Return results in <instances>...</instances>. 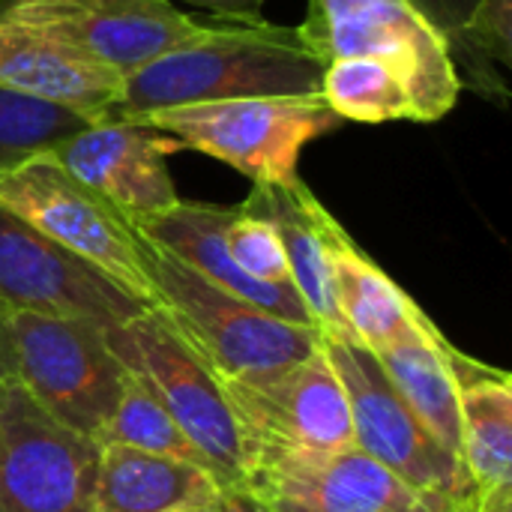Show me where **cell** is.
Listing matches in <instances>:
<instances>
[{
	"instance_id": "obj_3",
	"label": "cell",
	"mask_w": 512,
	"mask_h": 512,
	"mask_svg": "<svg viewBox=\"0 0 512 512\" xmlns=\"http://www.w3.org/2000/svg\"><path fill=\"white\" fill-rule=\"evenodd\" d=\"M156 306L222 381H246L288 369L321 348V330L282 321L216 288L174 255L141 237Z\"/></svg>"
},
{
	"instance_id": "obj_27",
	"label": "cell",
	"mask_w": 512,
	"mask_h": 512,
	"mask_svg": "<svg viewBox=\"0 0 512 512\" xmlns=\"http://www.w3.org/2000/svg\"><path fill=\"white\" fill-rule=\"evenodd\" d=\"M411 3L447 39L468 21V15L474 12L480 0H411Z\"/></svg>"
},
{
	"instance_id": "obj_2",
	"label": "cell",
	"mask_w": 512,
	"mask_h": 512,
	"mask_svg": "<svg viewBox=\"0 0 512 512\" xmlns=\"http://www.w3.org/2000/svg\"><path fill=\"white\" fill-rule=\"evenodd\" d=\"M105 342L120 366L183 429L222 489H246L249 441L216 369L159 312L108 327Z\"/></svg>"
},
{
	"instance_id": "obj_16",
	"label": "cell",
	"mask_w": 512,
	"mask_h": 512,
	"mask_svg": "<svg viewBox=\"0 0 512 512\" xmlns=\"http://www.w3.org/2000/svg\"><path fill=\"white\" fill-rule=\"evenodd\" d=\"M240 207L276 228L288 258L291 285L306 303L321 336L351 339L336 309L330 267V231L339 219L315 198V192L300 177L288 183H255Z\"/></svg>"
},
{
	"instance_id": "obj_22",
	"label": "cell",
	"mask_w": 512,
	"mask_h": 512,
	"mask_svg": "<svg viewBox=\"0 0 512 512\" xmlns=\"http://www.w3.org/2000/svg\"><path fill=\"white\" fill-rule=\"evenodd\" d=\"M459 87L495 105H507L512 66V0H480L468 21L444 39Z\"/></svg>"
},
{
	"instance_id": "obj_17",
	"label": "cell",
	"mask_w": 512,
	"mask_h": 512,
	"mask_svg": "<svg viewBox=\"0 0 512 512\" xmlns=\"http://www.w3.org/2000/svg\"><path fill=\"white\" fill-rule=\"evenodd\" d=\"M120 87L117 69L0 15V90L69 108L96 123L117 102Z\"/></svg>"
},
{
	"instance_id": "obj_24",
	"label": "cell",
	"mask_w": 512,
	"mask_h": 512,
	"mask_svg": "<svg viewBox=\"0 0 512 512\" xmlns=\"http://www.w3.org/2000/svg\"><path fill=\"white\" fill-rule=\"evenodd\" d=\"M87 123L93 120L69 108L0 90V174L12 171L30 156L51 153Z\"/></svg>"
},
{
	"instance_id": "obj_9",
	"label": "cell",
	"mask_w": 512,
	"mask_h": 512,
	"mask_svg": "<svg viewBox=\"0 0 512 512\" xmlns=\"http://www.w3.org/2000/svg\"><path fill=\"white\" fill-rule=\"evenodd\" d=\"M246 489L264 501H291L324 512H477L480 504L414 489L357 447L318 453L249 444Z\"/></svg>"
},
{
	"instance_id": "obj_15",
	"label": "cell",
	"mask_w": 512,
	"mask_h": 512,
	"mask_svg": "<svg viewBox=\"0 0 512 512\" xmlns=\"http://www.w3.org/2000/svg\"><path fill=\"white\" fill-rule=\"evenodd\" d=\"M234 207L225 204H204V201H177L171 210L132 222L141 237L174 255L180 264L213 282L216 288L270 312L282 321L315 327L306 303L294 291V285H267L246 276L225 246V225L231 222ZM318 330V327H315Z\"/></svg>"
},
{
	"instance_id": "obj_20",
	"label": "cell",
	"mask_w": 512,
	"mask_h": 512,
	"mask_svg": "<svg viewBox=\"0 0 512 512\" xmlns=\"http://www.w3.org/2000/svg\"><path fill=\"white\" fill-rule=\"evenodd\" d=\"M462 465L480 498L512 489V378L456 354Z\"/></svg>"
},
{
	"instance_id": "obj_7",
	"label": "cell",
	"mask_w": 512,
	"mask_h": 512,
	"mask_svg": "<svg viewBox=\"0 0 512 512\" xmlns=\"http://www.w3.org/2000/svg\"><path fill=\"white\" fill-rule=\"evenodd\" d=\"M0 207L102 270L141 303L156 306L135 225L51 153L30 156L0 174Z\"/></svg>"
},
{
	"instance_id": "obj_11",
	"label": "cell",
	"mask_w": 512,
	"mask_h": 512,
	"mask_svg": "<svg viewBox=\"0 0 512 512\" xmlns=\"http://www.w3.org/2000/svg\"><path fill=\"white\" fill-rule=\"evenodd\" d=\"M153 306L0 207V312H33L117 327Z\"/></svg>"
},
{
	"instance_id": "obj_26",
	"label": "cell",
	"mask_w": 512,
	"mask_h": 512,
	"mask_svg": "<svg viewBox=\"0 0 512 512\" xmlns=\"http://www.w3.org/2000/svg\"><path fill=\"white\" fill-rule=\"evenodd\" d=\"M225 246H228V255L234 258V264L246 276L267 282V285H291L282 240L267 219L246 213L237 204L231 222L225 225Z\"/></svg>"
},
{
	"instance_id": "obj_23",
	"label": "cell",
	"mask_w": 512,
	"mask_h": 512,
	"mask_svg": "<svg viewBox=\"0 0 512 512\" xmlns=\"http://www.w3.org/2000/svg\"><path fill=\"white\" fill-rule=\"evenodd\" d=\"M321 99L348 123H417V108L405 78L372 57L333 60L324 69Z\"/></svg>"
},
{
	"instance_id": "obj_5",
	"label": "cell",
	"mask_w": 512,
	"mask_h": 512,
	"mask_svg": "<svg viewBox=\"0 0 512 512\" xmlns=\"http://www.w3.org/2000/svg\"><path fill=\"white\" fill-rule=\"evenodd\" d=\"M297 30L324 63L372 57L393 66L411 90L417 123H438L459 102L447 42L411 0H309Z\"/></svg>"
},
{
	"instance_id": "obj_14",
	"label": "cell",
	"mask_w": 512,
	"mask_h": 512,
	"mask_svg": "<svg viewBox=\"0 0 512 512\" xmlns=\"http://www.w3.org/2000/svg\"><path fill=\"white\" fill-rule=\"evenodd\" d=\"M180 150L165 132L144 123L96 120L66 138L51 156L84 186L111 201L129 222L171 210L180 195L165 156Z\"/></svg>"
},
{
	"instance_id": "obj_28",
	"label": "cell",
	"mask_w": 512,
	"mask_h": 512,
	"mask_svg": "<svg viewBox=\"0 0 512 512\" xmlns=\"http://www.w3.org/2000/svg\"><path fill=\"white\" fill-rule=\"evenodd\" d=\"M168 3H189L198 9L213 12L219 21H231V24H261V6L264 0H168Z\"/></svg>"
},
{
	"instance_id": "obj_6",
	"label": "cell",
	"mask_w": 512,
	"mask_h": 512,
	"mask_svg": "<svg viewBox=\"0 0 512 512\" xmlns=\"http://www.w3.org/2000/svg\"><path fill=\"white\" fill-rule=\"evenodd\" d=\"M15 381L63 429L102 441V432L129 384L111 354L105 327L33 312L6 315Z\"/></svg>"
},
{
	"instance_id": "obj_30",
	"label": "cell",
	"mask_w": 512,
	"mask_h": 512,
	"mask_svg": "<svg viewBox=\"0 0 512 512\" xmlns=\"http://www.w3.org/2000/svg\"><path fill=\"white\" fill-rule=\"evenodd\" d=\"M15 378V354H12V339L6 327V315L0 312V384Z\"/></svg>"
},
{
	"instance_id": "obj_18",
	"label": "cell",
	"mask_w": 512,
	"mask_h": 512,
	"mask_svg": "<svg viewBox=\"0 0 512 512\" xmlns=\"http://www.w3.org/2000/svg\"><path fill=\"white\" fill-rule=\"evenodd\" d=\"M456 354L459 351L447 342V336L426 312H420L393 345L372 351L381 372L411 408V414L450 453L462 459Z\"/></svg>"
},
{
	"instance_id": "obj_21",
	"label": "cell",
	"mask_w": 512,
	"mask_h": 512,
	"mask_svg": "<svg viewBox=\"0 0 512 512\" xmlns=\"http://www.w3.org/2000/svg\"><path fill=\"white\" fill-rule=\"evenodd\" d=\"M333 291L342 324L366 351L393 345L423 312L399 282H393L336 222L330 231Z\"/></svg>"
},
{
	"instance_id": "obj_29",
	"label": "cell",
	"mask_w": 512,
	"mask_h": 512,
	"mask_svg": "<svg viewBox=\"0 0 512 512\" xmlns=\"http://www.w3.org/2000/svg\"><path fill=\"white\" fill-rule=\"evenodd\" d=\"M219 512H273V507L249 489H222Z\"/></svg>"
},
{
	"instance_id": "obj_1",
	"label": "cell",
	"mask_w": 512,
	"mask_h": 512,
	"mask_svg": "<svg viewBox=\"0 0 512 512\" xmlns=\"http://www.w3.org/2000/svg\"><path fill=\"white\" fill-rule=\"evenodd\" d=\"M324 69L297 27L219 21L123 75L120 96L102 120L126 123L162 108L225 99L321 96Z\"/></svg>"
},
{
	"instance_id": "obj_19",
	"label": "cell",
	"mask_w": 512,
	"mask_h": 512,
	"mask_svg": "<svg viewBox=\"0 0 512 512\" xmlns=\"http://www.w3.org/2000/svg\"><path fill=\"white\" fill-rule=\"evenodd\" d=\"M219 495L222 486L198 465L99 444L96 512H189L219 504Z\"/></svg>"
},
{
	"instance_id": "obj_12",
	"label": "cell",
	"mask_w": 512,
	"mask_h": 512,
	"mask_svg": "<svg viewBox=\"0 0 512 512\" xmlns=\"http://www.w3.org/2000/svg\"><path fill=\"white\" fill-rule=\"evenodd\" d=\"M0 15L120 75L195 39L207 27L168 0H0Z\"/></svg>"
},
{
	"instance_id": "obj_25",
	"label": "cell",
	"mask_w": 512,
	"mask_h": 512,
	"mask_svg": "<svg viewBox=\"0 0 512 512\" xmlns=\"http://www.w3.org/2000/svg\"><path fill=\"white\" fill-rule=\"evenodd\" d=\"M99 444H123L141 453H153V456H168V459H180L189 465H198L207 471L201 453L189 444V438L183 435V429L168 417V411L138 384L129 378L105 432Z\"/></svg>"
},
{
	"instance_id": "obj_32",
	"label": "cell",
	"mask_w": 512,
	"mask_h": 512,
	"mask_svg": "<svg viewBox=\"0 0 512 512\" xmlns=\"http://www.w3.org/2000/svg\"><path fill=\"white\" fill-rule=\"evenodd\" d=\"M273 512H324V510H312V507H303V504H291V501H267Z\"/></svg>"
},
{
	"instance_id": "obj_13",
	"label": "cell",
	"mask_w": 512,
	"mask_h": 512,
	"mask_svg": "<svg viewBox=\"0 0 512 512\" xmlns=\"http://www.w3.org/2000/svg\"><path fill=\"white\" fill-rule=\"evenodd\" d=\"M222 384L249 444L318 453L354 447L348 396L324 345L288 369Z\"/></svg>"
},
{
	"instance_id": "obj_4",
	"label": "cell",
	"mask_w": 512,
	"mask_h": 512,
	"mask_svg": "<svg viewBox=\"0 0 512 512\" xmlns=\"http://www.w3.org/2000/svg\"><path fill=\"white\" fill-rule=\"evenodd\" d=\"M177 141L180 150L207 153L255 183H288L303 150L336 132L345 120L321 96H258L177 105L138 120Z\"/></svg>"
},
{
	"instance_id": "obj_33",
	"label": "cell",
	"mask_w": 512,
	"mask_h": 512,
	"mask_svg": "<svg viewBox=\"0 0 512 512\" xmlns=\"http://www.w3.org/2000/svg\"><path fill=\"white\" fill-rule=\"evenodd\" d=\"M189 512H219V504H213V507H201V510H189Z\"/></svg>"
},
{
	"instance_id": "obj_31",
	"label": "cell",
	"mask_w": 512,
	"mask_h": 512,
	"mask_svg": "<svg viewBox=\"0 0 512 512\" xmlns=\"http://www.w3.org/2000/svg\"><path fill=\"white\" fill-rule=\"evenodd\" d=\"M477 512H512V489L495 492V495H486V498L480 501V510Z\"/></svg>"
},
{
	"instance_id": "obj_10",
	"label": "cell",
	"mask_w": 512,
	"mask_h": 512,
	"mask_svg": "<svg viewBox=\"0 0 512 512\" xmlns=\"http://www.w3.org/2000/svg\"><path fill=\"white\" fill-rule=\"evenodd\" d=\"M99 444L54 423L9 378L0 384V512H96Z\"/></svg>"
},
{
	"instance_id": "obj_8",
	"label": "cell",
	"mask_w": 512,
	"mask_h": 512,
	"mask_svg": "<svg viewBox=\"0 0 512 512\" xmlns=\"http://www.w3.org/2000/svg\"><path fill=\"white\" fill-rule=\"evenodd\" d=\"M321 345L342 381L351 408L354 447L390 468L396 477L429 495L480 504V492L462 459L450 453L402 402L372 351L354 339H327Z\"/></svg>"
}]
</instances>
